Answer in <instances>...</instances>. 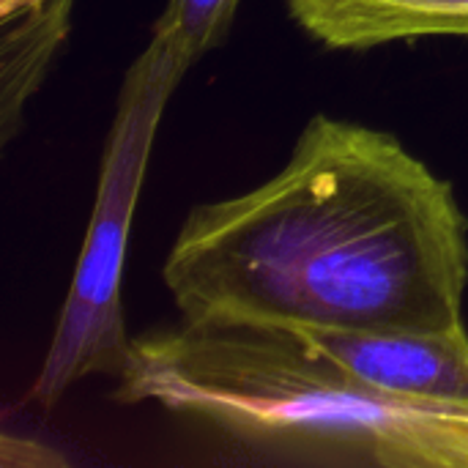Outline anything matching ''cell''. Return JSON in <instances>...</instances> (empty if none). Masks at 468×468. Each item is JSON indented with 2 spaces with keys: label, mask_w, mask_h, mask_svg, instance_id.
Returning a JSON list of instances; mask_svg holds the SVG:
<instances>
[{
  "label": "cell",
  "mask_w": 468,
  "mask_h": 468,
  "mask_svg": "<svg viewBox=\"0 0 468 468\" xmlns=\"http://www.w3.org/2000/svg\"><path fill=\"white\" fill-rule=\"evenodd\" d=\"M162 280L184 324L447 332L466 326L468 219L395 134L315 115L280 173L189 211Z\"/></svg>",
  "instance_id": "obj_1"
},
{
  "label": "cell",
  "mask_w": 468,
  "mask_h": 468,
  "mask_svg": "<svg viewBox=\"0 0 468 468\" xmlns=\"http://www.w3.org/2000/svg\"><path fill=\"white\" fill-rule=\"evenodd\" d=\"M112 400L154 403L263 461L468 468V411L384 392L285 326L145 332Z\"/></svg>",
  "instance_id": "obj_2"
},
{
  "label": "cell",
  "mask_w": 468,
  "mask_h": 468,
  "mask_svg": "<svg viewBox=\"0 0 468 468\" xmlns=\"http://www.w3.org/2000/svg\"><path fill=\"white\" fill-rule=\"evenodd\" d=\"M189 69L176 33L156 19L151 41L123 74L85 241L41 370L27 392V400L44 411L88 376L118 381L129 370L134 337L126 332L121 302L126 247L165 107Z\"/></svg>",
  "instance_id": "obj_3"
},
{
  "label": "cell",
  "mask_w": 468,
  "mask_h": 468,
  "mask_svg": "<svg viewBox=\"0 0 468 468\" xmlns=\"http://www.w3.org/2000/svg\"><path fill=\"white\" fill-rule=\"evenodd\" d=\"M373 387L436 409L468 411V332L296 329Z\"/></svg>",
  "instance_id": "obj_4"
},
{
  "label": "cell",
  "mask_w": 468,
  "mask_h": 468,
  "mask_svg": "<svg viewBox=\"0 0 468 468\" xmlns=\"http://www.w3.org/2000/svg\"><path fill=\"white\" fill-rule=\"evenodd\" d=\"M291 16L332 49L468 36V0H288Z\"/></svg>",
  "instance_id": "obj_5"
},
{
  "label": "cell",
  "mask_w": 468,
  "mask_h": 468,
  "mask_svg": "<svg viewBox=\"0 0 468 468\" xmlns=\"http://www.w3.org/2000/svg\"><path fill=\"white\" fill-rule=\"evenodd\" d=\"M74 0H30L0 14V137L8 145L27 101L41 88L49 66L71 30Z\"/></svg>",
  "instance_id": "obj_6"
},
{
  "label": "cell",
  "mask_w": 468,
  "mask_h": 468,
  "mask_svg": "<svg viewBox=\"0 0 468 468\" xmlns=\"http://www.w3.org/2000/svg\"><path fill=\"white\" fill-rule=\"evenodd\" d=\"M239 3L241 0H167L159 19L170 25L195 66L228 38Z\"/></svg>",
  "instance_id": "obj_7"
},
{
  "label": "cell",
  "mask_w": 468,
  "mask_h": 468,
  "mask_svg": "<svg viewBox=\"0 0 468 468\" xmlns=\"http://www.w3.org/2000/svg\"><path fill=\"white\" fill-rule=\"evenodd\" d=\"M0 466L5 468H49V466H66V458L58 455L52 447L25 439V436H14V433H3L0 439Z\"/></svg>",
  "instance_id": "obj_8"
},
{
  "label": "cell",
  "mask_w": 468,
  "mask_h": 468,
  "mask_svg": "<svg viewBox=\"0 0 468 468\" xmlns=\"http://www.w3.org/2000/svg\"><path fill=\"white\" fill-rule=\"evenodd\" d=\"M25 3H30V0H0V14H8V11L19 8V5H25Z\"/></svg>",
  "instance_id": "obj_9"
}]
</instances>
